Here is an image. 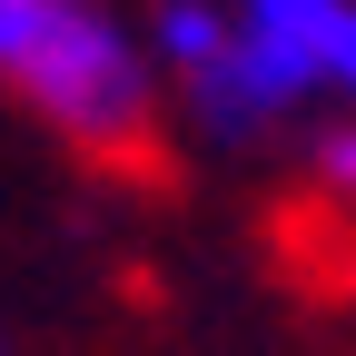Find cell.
I'll use <instances>...</instances> for the list:
<instances>
[{
  "instance_id": "1",
  "label": "cell",
  "mask_w": 356,
  "mask_h": 356,
  "mask_svg": "<svg viewBox=\"0 0 356 356\" xmlns=\"http://www.w3.org/2000/svg\"><path fill=\"white\" fill-rule=\"evenodd\" d=\"M0 79H10L70 149L119 159V149L149 139V70H139V50H129L89 0H40V20H30V40L10 50Z\"/></svg>"
},
{
  "instance_id": "2",
  "label": "cell",
  "mask_w": 356,
  "mask_h": 356,
  "mask_svg": "<svg viewBox=\"0 0 356 356\" xmlns=\"http://www.w3.org/2000/svg\"><path fill=\"white\" fill-rule=\"evenodd\" d=\"M188 99L208 129H267V119H287L297 99H317V70H307L287 40H267V30H228V50H218L208 70H188Z\"/></svg>"
},
{
  "instance_id": "3",
  "label": "cell",
  "mask_w": 356,
  "mask_h": 356,
  "mask_svg": "<svg viewBox=\"0 0 356 356\" xmlns=\"http://www.w3.org/2000/svg\"><path fill=\"white\" fill-rule=\"evenodd\" d=\"M248 30L287 40V50L317 70V89H346L356 99V0H248Z\"/></svg>"
},
{
  "instance_id": "4",
  "label": "cell",
  "mask_w": 356,
  "mask_h": 356,
  "mask_svg": "<svg viewBox=\"0 0 356 356\" xmlns=\"http://www.w3.org/2000/svg\"><path fill=\"white\" fill-rule=\"evenodd\" d=\"M159 50H168L178 70H208L218 50H228V20H218V10H198V0H168V20H159Z\"/></svg>"
},
{
  "instance_id": "5",
  "label": "cell",
  "mask_w": 356,
  "mask_h": 356,
  "mask_svg": "<svg viewBox=\"0 0 356 356\" xmlns=\"http://www.w3.org/2000/svg\"><path fill=\"white\" fill-rule=\"evenodd\" d=\"M317 178H327L337 198H356V119H346V129H327V139H317Z\"/></svg>"
},
{
  "instance_id": "6",
  "label": "cell",
  "mask_w": 356,
  "mask_h": 356,
  "mask_svg": "<svg viewBox=\"0 0 356 356\" xmlns=\"http://www.w3.org/2000/svg\"><path fill=\"white\" fill-rule=\"evenodd\" d=\"M30 20H40V0H0V70H10V50L30 40Z\"/></svg>"
}]
</instances>
